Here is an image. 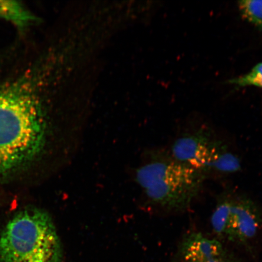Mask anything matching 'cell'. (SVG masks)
Masks as SVG:
<instances>
[{
  "instance_id": "obj_1",
  "label": "cell",
  "mask_w": 262,
  "mask_h": 262,
  "mask_svg": "<svg viewBox=\"0 0 262 262\" xmlns=\"http://www.w3.org/2000/svg\"><path fill=\"white\" fill-rule=\"evenodd\" d=\"M47 123L34 87L23 78L0 89V177L29 165L42 151Z\"/></svg>"
},
{
  "instance_id": "obj_2",
  "label": "cell",
  "mask_w": 262,
  "mask_h": 262,
  "mask_svg": "<svg viewBox=\"0 0 262 262\" xmlns=\"http://www.w3.org/2000/svg\"><path fill=\"white\" fill-rule=\"evenodd\" d=\"M62 258L56 228L42 209L19 211L0 235V262H62Z\"/></svg>"
},
{
  "instance_id": "obj_3",
  "label": "cell",
  "mask_w": 262,
  "mask_h": 262,
  "mask_svg": "<svg viewBox=\"0 0 262 262\" xmlns=\"http://www.w3.org/2000/svg\"><path fill=\"white\" fill-rule=\"evenodd\" d=\"M206 176L170 155L137 169L136 180L150 202L171 211L185 210L194 201Z\"/></svg>"
},
{
  "instance_id": "obj_4",
  "label": "cell",
  "mask_w": 262,
  "mask_h": 262,
  "mask_svg": "<svg viewBox=\"0 0 262 262\" xmlns=\"http://www.w3.org/2000/svg\"><path fill=\"white\" fill-rule=\"evenodd\" d=\"M170 155L206 176L211 173L231 174L242 168L237 156L209 129L199 128L183 134L173 143Z\"/></svg>"
},
{
  "instance_id": "obj_5",
  "label": "cell",
  "mask_w": 262,
  "mask_h": 262,
  "mask_svg": "<svg viewBox=\"0 0 262 262\" xmlns=\"http://www.w3.org/2000/svg\"><path fill=\"white\" fill-rule=\"evenodd\" d=\"M261 228L262 215L257 205L244 196L232 198L227 240L248 246L257 236Z\"/></svg>"
},
{
  "instance_id": "obj_6",
  "label": "cell",
  "mask_w": 262,
  "mask_h": 262,
  "mask_svg": "<svg viewBox=\"0 0 262 262\" xmlns=\"http://www.w3.org/2000/svg\"><path fill=\"white\" fill-rule=\"evenodd\" d=\"M181 262H206L228 258L224 246L218 239L192 232L183 238L180 246Z\"/></svg>"
},
{
  "instance_id": "obj_7",
  "label": "cell",
  "mask_w": 262,
  "mask_h": 262,
  "mask_svg": "<svg viewBox=\"0 0 262 262\" xmlns=\"http://www.w3.org/2000/svg\"><path fill=\"white\" fill-rule=\"evenodd\" d=\"M0 18L12 23L21 30L35 21V16L24 5L11 0H0Z\"/></svg>"
},
{
  "instance_id": "obj_8",
  "label": "cell",
  "mask_w": 262,
  "mask_h": 262,
  "mask_svg": "<svg viewBox=\"0 0 262 262\" xmlns=\"http://www.w3.org/2000/svg\"><path fill=\"white\" fill-rule=\"evenodd\" d=\"M232 198L227 196L219 201L211 217V226L219 238L227 239L230 222Z\"/></svg>"
},
{
  "instance_id": "obj_9",
  "label": "cell",
  "mask_w": 262,
  "mask_h": 262,
  "mask_svg": "<svg viewBox=\"0 0 262 262\" xmlns=\"http://www.w3.org/2000/svg\"><path fill=\"white\" fill-rule=\"evenodd\" d=\"M237 6L242 18L262 31V0H243Z\"/></svg>"
},
{
  "instance_id": "obj_10",
  "label": "cell",
  "mask_w": 262,
  "mask_h": 262,
  "mask_svg": "<svg viewBox=\"0 0 262 262\" xmlns=\"http://www.w3.org/2000/svg\"><path fill=\"white\" fill-rule=\"evenodd\" d=\"M227 83L235 88L254 87L262 89V62L255 64L247 73L228 80Z\"/></svg>"
},
{
  "instance_id": "obj_11",
  "label": "cell",
  "mask_w": 262,
  "mask_h": 262,
  "mask_svg": "<svg viewBox=\"0 0 262 262\" xmlns=\"http://www.w3.org/2000/svg\"><path fill=\"white\" fill-rule=\"evenodd\" d=\"M206 262H231L230 260H229L228 257V258H219V259H215L212 260L210 261H208Z\"/></svg>"
}]
</instances>
